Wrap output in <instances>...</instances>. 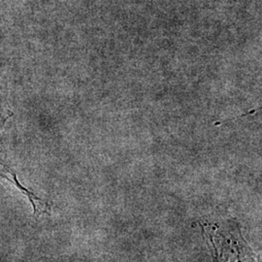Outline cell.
<instances>
[{"instance_id":"1","label":"cell","mask_w":262,"mask_h":262,"mask_svg":"<svg viewBox=\"0 0 262 262\" xmlns=\"http://www.w3.org/2000/svg\"><path fill=\"white\" fill-rule=\"evenodd\" d=\"M0 180L12 185L15 188H17L23 195L28 198V201L32 205L33 215L35 216L50 213V206L48 202L44 201L40 197L36 196L32 191H30L19 183V180L17 178V174L10 166L6 155L4 150H2L1 146H0Z\"/></svg>"}]
</instances>
